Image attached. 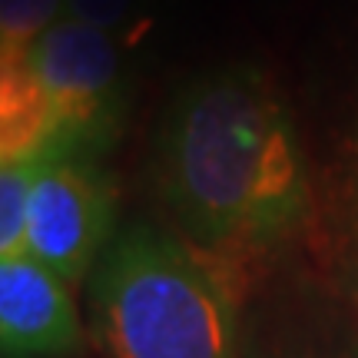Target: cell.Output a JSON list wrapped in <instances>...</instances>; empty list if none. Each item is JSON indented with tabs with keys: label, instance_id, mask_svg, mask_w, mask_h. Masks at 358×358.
Segmentation results:
<instances>
[{
	"label": "cell",
	"instance_id": "6da1fadb",
	"mask_svg": "<svg viewBox=\"0 0 358 358\" xmlns=\"http://www.w3.org/2000/svg\"><path fill=\"white\" fill-rule=\"evenodd\" d=\"M156 179L206 249L279 243L308 213L295 123L252 66H219L179 90L156 140Z\"/></svg>",
	"mask_w": 358,
	"mask_h": 358
},
{
	"label": "cell",
	"instance_id": "7a4b0ae2",
	"mask_svg": "<svg viewBox=\"0 0 358 358\" xmlns=\"http://www.w3.org/2000/svg\"><path fill=\"white\" fill-rule=\"evenodd\" d=\"M90 325L103 358H239L229 289L153 222L116 229L93 262Z\"/></svg>",
	"mask_w": 358,
	"mask_h": 358
},
{
	"label": "cell",
	"instance_id": "3957f363",
	"mask_svg": "<svg viewBox=\"0 0 358 358\" xmlns=\"http://www.w3.org/2000/svg\"><path fill=\"white\" fill-rule=\"evenodd\" d=\"M0 66V163L53 150L90 156L116 133L123 53L113 34L64 17Z\"/></svg>",
	"mask_w": 358,
	"mask_h": 358
},
{
	"label": "cell",
	"instance_id": "277c9868",
	"mask_svg": "<svg viewBox=\"0 0 358 358\" xmlns=\"http://www.w3.org/2000/svg\"><path fill=\"white\" fill-rule=\"evenodd\" d=\"M110 239L113 203L90 156L70 150L47 153L30 196L24 256L73 282L100 259Z\"/></svg>",
	"mask_w": 358,
	"mask_h": 358
},
{
	"label": "cell",
	"instance_id": "5b68a950",
	"mask_svg": "<svg viewBox=\"0 0 358 358\" xmlns=\"http://www.w3.org/2000/svg\"><path fill=\"white\" fill-rule=\"evenodd\" d=\"M83 345L80 315L60 275L37 259H0L3 358H64Z\"/></svg>",
	"mask_w": 358,
	"mask_h": 358
},
{
	"label": "cell",
	"instance_id": "8992f818",
	"mask_svg": "<svg viewBox=\"0 0 358 358\" xmlns=\"http://www.w3.org/2000/svg\"><path fill=\"white\" fill-rule=\"evenodd\" d=\"M43 156L0 163V259L24 256L27 245V216H30V196L40 173Z\"/></svg>",
	"mask_w": 358,
	"mask_h": 358
},
{
	"label": "cell",
	"instance_id": "52a82bcc",
	"mask_svg": "<svg viewBox=\"0 0 358 358\" xmlns=\"http://www.w3.org/2000/svg\"><path fill=\"white\" fill-rule=\"evenodd\" d=\"M64 17L66 0H0V64L24 57Z\"/></svg>",
	"mask_w": 358,
	"mask_h": 358
},
{
	"label": "cell",
	"instance_id": "ba28073f",
	"mask_svg": "<svg viewBox=\"0 0 358 358\" xmlns=\"http://www.w3.org/2000/svg\"><path fill=\"white\" fill-rule=\"evenodd\" d=\"M136 10V0H66V17L106 34H120Z\"/></svg>",
	"mask_w": 358,
	"mask_h": 358
},
{
	"label": "cell",
	"instance_id": "9c48e42d",
	"mask_svg": "<svg viewBox=\"0 0 358 358\" xmlns=\"http://www.w3.org/2000/svg\"><path fill=\"white\" fill-rule=\"evenodd\" d=\"M282 358H329V355H319V352H299V355H282Z\"/></svg>",
	"mask_w": 358,
	"mask_h": 358
},
{
	"label": "cell",
	"instance_id": "30bf717a",
	"mask_svg": "<svg viewBox=\"0 0 358 358\" xmlns=\"http://www.w3.org/2000/svg\"><path fill=\"white\" fill-rule=\"evenodd\" d=\"M355 176H358V127H355Z\"/></svg>",
	"mask_w": 358,
	"mask_h": 358
}]
</instances>
